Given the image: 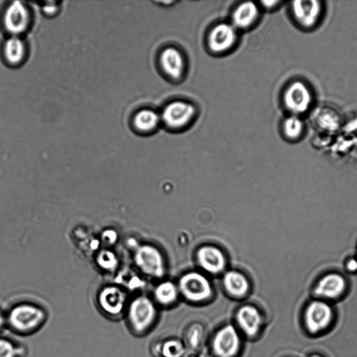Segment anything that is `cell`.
<instances>
[{
  "instance_id": "6da1fadb",
  "label": "cell",
  "mask_w": 357,
  "mask_h": 357,
  "mask_svg": "<svg viewBox=\"0 0 357 357\" xmlns=\"http://www.w3.org/2000/svg\"><path fill=\"white\" fill-rule=\"evenodd\" d=\"M47 318V312L42 307L31 303H20L10 310L6 319L15 333L29 335L39 330Z\"/></svg>"
},
{
  "instance_id": "7a4b0ae2",
  "label": "cell",
  "mask_w": 357,
  "mask_h": 357,
  "mask_svg": "<svg viewBox=\"0 0 357 357\" xmlns=\"http://www.w3.org/2000/svg\"><path fill=\"white\" fill-rule=\"evenodd\" d=\"M157 310L151 299L139 295L129 301L125 317L130 331L135 335L146 333L156 319Z\"/></svg>"
},
{
  "instance_id": "3957f363",
  "label": "cell",
  "mask_w": 357,
  "mask_h": 357,
  "mask_svg": "<svg viewBox=\"0 0 357 357\" xmlns=\"http://www.w3.org/2000/svg\"><path fill=\"white\" fill-rule=\"evenodd\" d=\"M31 13L23 2L15 1L8 2L0 11V25L10 36H19L30 27Z\"/></svg>"
},
{
  "instance_id": "277c9868",
  "label": "cell",
  "mask_w": 357,
  "mask_h": 357,
  "mask_svg": "<svg viewBox=\"0 0 357 357\" xmlns=\"http://www.w3.org/2000/svg\"><path fill=\"white\" fill-rule=\"evenodd\" d=\"M128 302L126 291L117 285L102 287L96 297L97 307L100 313L112 320L123 317Z\"/></svg>"
},
{
  "instance_id": "5b68a950",
  "label": "cell",
  "mask_w": 357,
  "mask_h": 357,
  "mask_svg": "<svg viewBox=\"0 0 357 357\" xmlns=\"http://www.w3.org/2000/svg\"><path fill=\"white\" fill-rule=\"evenodd\" d=\"M334 319V312L324 300H314L306 306L303 313V321L306 330L315 335L328 329Z\"/></svg>"
},
{
  "instance_id": "8992f818",
  "label": "cell",
  "mask_w": 357,
  "mask_h": 357,
  "mask_svg": "<svg viewBox=\"0 0 357 357\" xmlns=\"http://www.w3.org/2000/svg\"><path fill=\"white\" fill-rule=\"evenodd\" d=\"M178 291L188 301L202 303L208 300L212 294L208 280L200 273L190 272L183 275L178 282Z\"/></svg>"
},
{
  "instance_id": "52a82bcc",
  "label": "cell",
  "mask_w": 357,
  "mask_h": 357,
  "mask_svg": "<svg viewBox=\"0 0 357 357\" xmlns=\"http://www.w3.org/2000/svg\"><path fill=\"white\" fill-rule=\"evenodd\" d=\"M238 329L227 324L218 329L213 337L211 349L216 357H235L241 348Z\"/></svg>"
},
{
  "instance_id": "ba28073f",
  "label": "cell",
  "mask_w": 357,
  "mask_h": 357,
  "mask_svg": "<svg viewBox=\"0 0 357 357\" xmlns=\"http://www.w3.org/2000/svg\"><path fill=\"white\" fill-rule=\"evenodd\" d=\"M134 260L137 268L152 277H162L165 273V263L160 251L153 245H144L137 248Z\"/></svg>"
},
{
  "instance_id": "9c48e42d",
  "label": "cell",
  "mask_w": 357,
  "mask_h": 357,
  "mask_svg": "<svg viewBox=\"0 0 357 357\" xmlns=\"http://www.w3.org/2000/svg\"><path fill=\"white\" fill-rule=\"evenodd\" d=\"M312 93L309 87L303 82L291 83L284 94L286 107L294 114L305 112L312 103Z\"/></svg>"
},
{
  "instance_id": "30bf717a",
  "label": "cell",
  "mask_w": 357,
  "mask_h": 357,
  "mask_svg": "<svg viewBox=\"0 0 357 357\" xmlns=\"http://www.w3.org/2000/svg\"><path fill=\"white\" fill-rule=\"evenodd\" d=\"M195 109L193 105L183 101H174L166 106L160 119L172 128L185 126L193 117Z\"/></svg>"
},
{
  "instance_id": "8fae6325",
  "label": "cell",
  "mask_w": 357,
  "mask_h": 357,
  "mask_svg": "<svg viewBox=\"0 0 357 357\" xmlns=\"http://www.w3.org/2000/svg\"><path fill=\"white\" fill-rule=\"evenodd\" d=\"M295 20L303 28H312L317 24L321 15L322 6L319 1H295L291 6Z\"/></svg>"
},
{
  "instance_id": "7c38bea8",
  "label": "cell",
  "mask_w": 357,
  "mask_h": 357,
  "mask_svg": "<svg viewBox=\"0 0 357 357\" xmlns=\"http://www.w3.org/2000/svg\"><path fill=\"white\" fill-rule=\"evenodd\" d=\"M236 321L238 329L245 335L254 337L258 335L261 328L263 317L255 306L245 305L238 309L236 313Z\"/></svg>"
},
{
  "instance_id": "4fadbf2b",
  "label": "cell",
  "mask_w": 357,
  "mask_h": 357,
  "mask_svg": "<svg viewBox=\"0 0 357 357\" xmlns=\"http://www.w3.org/2000/svg\"><path fill=\"white\" fill-rule=\"evenodd\" d=\"M1 56L8 66L17 67L26 60L28 46L20 36H10L1 45Z\"/></svg>"
},
{
  "instance_id": "5bb4252c",
  "label": "cell",
  "mask_w": 357,
  "mask_h": 357,
  "mask_svg": "<svg viewBox=\"0 0 357 357\" xmlns=\"http://www.w3.org/2000/svg\"><path fill=\"white\" fill-rule=\"evenodd\" d=\"M347 284L340 274L331 273L323 276L317 283L314 294L323 299H336L345 291Z\"/></svg>"
},
{
  "instance_id": "9a60e30c",
  "label": "cell",
  "mask_w": 357,
  "mask_h": 357,
  "mask_svg": "<svg viewBox=\"0 0 357 357\" xmlns=\"http://www.w3.org/2000/svg\"><path fill=\"white\" fill-rule=\"evenodd\" d=\"M236 39V31L233 24L222 23L215 26L208 36V45L215 52H225L232 47Z\"/></svg>"
},
{
  "instance_id": "2e32d148",
  "label": "cell",
  "mask_w": 357,
  "mask_h": 357,
  "mask_svg": "<svg viewBox=\"0 0 357 357\" xmlns=\"http://www.w3.org/2000/svg\"><path fill=\"white\" fill-rule=\"evenodd\" d=\"M197 259L201 267L212 274L222 272L226 265L222 251L213 245L201 247L197 252Z\"/></svg>"
},
{
  "instance_id": "e0dca14e",
  "label": "cell",
  "mask_w": 357,
  "mask_h": 357,
  "mask_svg": "<svg viewBox=\"0 0 357 357\" xmlns=\"http://www.w3.org/2000/svg\"><path fill=\"white\" fill-rule=\"evenodd\" d=\"M160 63L164 71L170 77H180L184 69V60L181 52L176 48L167 47L160 55Z\"/></svg>"
},
{
  "instance_id": "ac0fdd59",
  "label": "cell",
  "mask_w": 357,
  "mask_h": 357,
  "mask_svg": "<svg viewBox=\"0 0 357 357\" xmlns=\"http://www.w3.org/2000/svg\"><path fill=\"white\" fill-rule=\"evenodd\" d=\"M222 282L227 292L233 297H243L249 291L250 285L247 278L239 272L235 271L227 272Z\"/></svg>"
},
{
  "instance_id": "d6986e66",
  "label": "cell",
  "mask_w": 357,
  "mask_h": 357,
  "mask_svg": "<svg viewBox=\"0 0 357 357\" xmlns=\"http://www.w3.org/2000/svg\"><path fill=\"white\" fill-rule=\"evenodd\" d=\"M258 13V8L254 3H243L235 10L233 14V25L236 29L248 27L255 21Z\"/></svg>"
},
{
  "instance_id": "ffe728a7",
  "label": "cell",
  "mask_w": 357,
  "mask_h": 357,
  "mask_svg": "<svg viewBox=\"0 0 357 357\" xmlns=\"http://www.w3.org/2000/svg\"><path fill=\"white\" fill-rule=\"evenodd\" d=\"M160 116L151 109H142L132 118V126L139 132H147L154 130L160 123Z\"/></svg>"
},
{
  "instance_id": "44dd1931",
  "label": "cell",
  "mask_w": 357,
  "mask_h": 357,
  "mask_svg": "<svg viewBox=\"0 0 357 357\" xmlns=\"http://www.w3.org/2000/svg\"><path fill=\"white\" fill-rule=\"evenodd\" d=\"M178 287L169 281L161 282L154 290L155 299L162 305H169L174 303L178 298Z\"/></svg>"
},
{
  "instance_id": "7402d4cb",
  "label": "cell",
  "mask_w": 357,
  "mask_h": 357,
  "mask_svg": "<svg viewBox=\"0 0 357 357\" xmlns=\"http://www.w3.org/2000/svg\"><path fill=\"white\" fill-rule=\"evenodd\" d=\"M304 129L303 121L296 116L287 118L283 123V131L285 136L289 139H298Z\"/></svg>"
},
{
  "instance_id": "603a6c76",
  "label": "cell",
  "mask_w": 357,
  "mask_h": 357,
  "mask_svg": "<svg viewBox=\"0 0 357 357\" xmlns=\"http://www.w3.org/2000/svg\"><path fill=\"white\" fill-rule=\"evenodd\" d=\"M185 347L181 341L176 339L166 340L161 346L160 353L163 357H182Z\"/></svg>"
},
{
  "instance_id": "cb8c5ba5",
  "label": "cell",
  "mask_w": 357,
  "mask_h": 357,
  "mask_svg": "<svg viewBox=\"0 0 357 357\" xmlns=\"http://www.w3.org/2000/svg\"><path fill=\"white\" fill-rule=\"evenodd\" d=\"M24 349L12 340L0 338V357H22Z\"/></svg>"
},
{
  "instance_id": "d4e9b609",
  "label": "cell",
  "mask_w": 357,
  "mask_h": 357,
  "mask_svg": "<svg viewBox=\"0 0 357 357\" xmlns=\"http://www.w3.org/2000/svg\"><path fill=\"white\" fill-rule=\"evenodd\" d=\"M98 266L107 271L114 270L118 264V260L114 253L109 250H102L97 256Z\"/></svg>"
},
{
  "instance_id": "484cf974",
  "label": "cell",
  "mask_w": 357,
  "mask_h": 357,
  "mask_svg": "<svg viewBox=\"0 0 357 357\" xmlns=\"http://www.w3.org/2000/svg\"><path fill=\"white\" fill-rule=\"evenodd\" d=\"M57 5H46L42 8L43 13L47 16H52L54 15L57 12L59 8L56 6Z\"/></svg>"
},
{
  "instance_id": "4316f807",
  "label": "cell",
  "mask_w": 357,
  "mask_h": 357,
  "mask_svg": "<svg viewBox=\"0 0 357 357\" xmlns=\"http://www.w3.org/2000/svg\"><path fill=\"white\" fill-rule=\"evenodd\" d=\"M347 268L349 271L354 272L357 271V260L354 259L349 260L347 264Z\"/></svg>"
},
{
  "instance_id": "83f0119b",
  "label": "cell",
  "mask_w": 357,
  "mask_h": 357,
  "mask_svg": "<svg viewBox=\"0 0 357 357\" xmlns=\"http://www.w3.org/2000/svg\"><path fill=\"white\" fill-rule=\"evenodd\" d=\"M6 322V317L0 312V330L2 328L5 323Z\"/></svg>"
},
{
  "instance_id": "f1b7e54d",
  "label": "cell",
  "mask_w": 357,
  "mask_h": 357,
  "mask_svg": "<svg viewBox=\"0 0 357 357\" xmlns=\"http://www.w3.org/2000/svg\"><path fill=\"white\" fill-rule=\"evenodd\" d=\"M277 3H278V1H263V3L264 4L265 6L270 7V8L273 7Z\"/></svg>"
},
{
  "instance_id": "f546056e",
  "label": "cell",
  "mask_w": 357,
  "mask_h": 357,
  "mask_svg": "<svg viewBox=\"0 0 357 357\" xmlns=\"http://www.w3.org/2000/svg\"><path fill=\"white\" fill-rule=\"evenodd\" d=\"M309 357H323V356L321 355H319V354H312V355L310 356Z\"/></svg>"
}]
</instances>
